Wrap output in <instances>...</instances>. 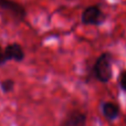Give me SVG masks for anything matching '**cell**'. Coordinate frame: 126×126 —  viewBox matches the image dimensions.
Segmentation results:
<instances>
[{"mask_svg": "<svg viewBox=\"0 0 126 126\" xmlns=\"http://www.w3.org/2000/svg\"><path fill=\"white\" fill-rule=\"evenodd\" d=\"M120 86L124 92H126V70L123 71L120 75Z\"/></svg>", "mask_w": 126, "mask_h": 126, "instance_id": "cell-8", "label": "cell"}, {"mask_svg": "<svg viewBox=\"0 0 126 126\" xmlns=\"http://www.w3.org/2000/svg\"><path fill=\"white\" fill-rule=\"evenodd\" d=\"M81 21L84 26H101L105 21V15L102 9L96 4L89 6L83 10Z\"/></svg>", "mask_w": 126, "mask_h": 126, "instance_id": "cell-2", "label": "cell"}, {"mask_svg": "<svg viewBox=\"0 0 126 126\" xmlns=\"http://www.w3.org/2000/svg\"><path fill=\"white\" fill-rule=\"evenodd\" d=\"M4 53H6L7 61H16V62H22L26 58V53L22 48L21 44L13 42L10 43L4 48Z\"/></svg>", "mask_w": 126, "mask_h": 126, "instance_id": "cell-5", "label": "cell"}, {"mask_svg": "<svg viewBox=\"0 0 126 126\" xmlns=\"http://www.w3.org/2000/svg\"><path fill=\"white\" fill-rule=\"evenodd\" d=\"M86 114L78 110L69 112L60 126H86Z\"/></svg>", "mask_w": 126, "mask_h": 126, "instance_id": "cell-4", "label": "cell"}, {"mask_svg": "<svg viewBox=\"0 0 126 126\" xmlns=\"http://www.w3.org/2000/svg\"><path fill=\"white\" fill-rule=\"evenodd\" d=\"M8 62L6 59V53H4V49L0 44V66H3L6 63Z\"/></svg>", "mask_w": 126, "mask_h": 126, "instance_id": "cell-9", "label": "cell"}, {"mask_svg": "<svg viewBox=\"0 0 126 126\" xmlns=\"http://www.w3.org/2000/svg\"><path fill=\"white\" fill-rule=\"evenodd\" d=\"M0 8L2 10H6L10 12L13 17H16L19 21L26 19L27 17V10L20 3L13 1V0H0Z\"/></svg>", "mask_w": 126, "mask_h": 126, "instance_id": "cell-3", "label": "cell"}, {"mask_svg": "<svg viewBox=\"0 0 126 126\" xmlns=\"http://www.w3.org/2000/svg\"><path fill=\"white\" fill-rule=\"evenodd\" d=\"M15 86H16V82L12 79H6V80L0 82V90L4 94H8L10 92H12L15 90Z\"/></svg>", "mask_w": 126, "mask_h": 126, "instance_id": "cell-7", "label": "cell"}, {"mask_svg": "<svg viewBox=\"0 0 126 126\" xmlns=\"http://www.w3.org/2000/svg\"><path fill=\"white\" fill-rule=\"evenodd\" d=\"M92 75L101 83H107L113 76V55L111 52H103L92 66Z\"/></svg>", "mask_w": 126, "mask_h": 126, "instance_id": "cell-1", "label": "cell"}, {"mask_svg": "<svg viewBox=\"0 0 126 126\" xmlns=\"http://www.w3.org/2000/svg\"><path fill=\"white\" fill-rule=\"evenodd\" d=\"M101 112L103 116L109 122H113L120 116V106L114 102H102L101 103Z\"/></svg>", "mask_w": 126, "mask_h": 126, "instance_id": "cell-6", "label": "cell"}]
</instances>
